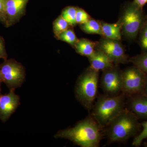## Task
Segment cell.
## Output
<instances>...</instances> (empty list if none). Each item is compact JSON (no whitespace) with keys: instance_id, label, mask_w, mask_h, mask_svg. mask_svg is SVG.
<instances>
[{"instance_id":"19","label":"cell","mask_w":147,"mask_h":147,"mask_svg":"<svg viewBox=\"0 0 147 147\" xmlns=\"http://www.w3.org/2000/svg\"><path fill=\"white\" fill-rule=\"evenodd\" d=\"M71 27L62 16H59L54 21L53 25V32L56 38L62 32Z\"/></svg>"},{"instance_id":"32","label":"cell","mask_w":147,"mask_h":147,"mask_svg":"<svg viewBox=\"0 0 147 147\" xmlns=\"http://www.w3.org/2000/svg\"><path fill=\"white\" fill-rule=\"evenodd\" d=\"M1 95L0 94V98H1Z\"/></svg>"},{"instance_id":"29","label":"cell","mask_w":147,"mask_h":147,"mask_svg":"<svg viewBox=\"0 0 147 147\" xmlns=\"http://www.w3.org/2000/svg\"><path fill=\"white\" fill-rule=\"evenodd\" d=\"M0 82L2 83V80L1 75V71H0Z\"/></svg>"},{"instance_id":"27","label":"cell","mask_w":147,"mask_h":147,"mask_svg":"<svg viewBox=\"0 0 147 147\" xmlns=\"http://www.w3.org/2000/svg\"><path fill=\"white\" fill-rule=\"evenodd\" d=\"M144 93L147 94V74H146V85H145Z\"/></svg>"},{"instance_id":"18","label":"cell","mask_w":147,"mask_h":147,"mask_svg":"<svg viewBox=\"0 0 147 147\" xmlns=\"http://www.w3.org/2000/svg\"><path fill=\"white\" fill-rule=\"evenodd\" d=\"M77 7L74 6H68L64 9L62 11L61 16L71 27L77 25L76 16Z\"/></svg>"},{"instance_id":"2","label":"cell","mask_w":147,"mask_h":147,"mask_svg":"<svg viewBox=\"0 0 147 147\" xmlns=\"http://www.w3.org/2000/svg\"><path fill=\"white\" fill-rule=\"evenodd\" d=\"M139 120L125 107L104 128L108 142L110 143L125 142L137 136L142 127Z\"/></svg>"},{"instance_id":"22","label":"cell","mask_w":147,"mask_h":147,"mask_svg":"<svg viewBox=\"0 0 147 147\" xmlns=\"http://www.w3.org/2000/svg\"><path fill=\"white\" fill-rule=\"evenodd\" d=\"M142 131L134 137L132 142V146L134 147H139L145 139H147V120L141 123Z\"/></svg>"},{"instance_id":"15","label":"cell","mask_w":147,"mask_h":147,"mask_svg":"<svg viewBox=\"0 0 147 147\" xmlns=\"http://www.w3.org/2000/svg\"><path fill=\"white\" fill-rule=\"evenodd\" d=\"M95 47L96 42L87 38H82L78 40L74 47L78 54L88 57L95 50Z\"/></svg>"},{"instance_id":"7","label":"cell","mask_w":147,"mask_h":147,"mask_svg":"<svg viewBox=\"0 0 147 147\" xmlns=\"http://www.w3.org/2000/svg\"><path fill=\"white\" fill-rule=\"evenodd\" d=\"M2 82L9 90L21 86L25 79V70L21 64L13 59H6L0 65Z\"/></svg>"},{"instance_id":"25","label":"cell","mask_w":147,"mask_h":147,"mask_svg":"<svg viewBox=\"0 0 147 147\" xmlns=\"http://www.w3.org/2000/svg\"><path fill=\"white\" fill-rule=\"evenodd\" d=\"M7 55L5 47L4 40L0 36V59H7Z\"/></svg>"},{"instance_id":"21","label":"cell","mask_w":147,"mask_h":147,"mask_svg":"<svg viewBox=\"0 0 147 147\" xmlns=\"http://www.w3.org/2000/svg\"><path fill=\"white\" fill-rule=\"evenodd\" d=\"M139 44L142 53H147V15L139 32Z\"/></svg>"},{"instance_id":"1","label":"cell","mask_w":147,"mask_h":147,"mask_svg":"<svg viewBox=\"0 0 147 147\" xmlns=\"http://www.w3.org/2000/svg\"><path fill=\"white\" fill-rule=\"evenodd\" d=\"M103 128L91 115L74 127L60 130L55 137L68 139L82 147H98L104 133Z\"/></svg>"},{"instance_id":"10","label":"cell","mask_w":147,"mask_h":147,"mask_svg":"<svg viewBox=\"0 0 147 147\" xmlns=\"http://www.w3.org/2000/svg\"><path fill=\"white\" fill-rule=\"evenodd\" d=\"M15 90H9L8 93L0 98V119L3 123L9 119L20 105V97L15 93Z\"/></svg>"},{"instance_id":"8","label":"cell","mask_w":147,"mask_h":147,"mask_svg":"<svg viewBox=\"0 0 147 147\" xmlns=\"http://www.w3.org/2000/svg\"><path fill=\"white\" fill-rule=\"evenodd\" d=\"M95 49L102 51L115 64L129 62V58L120 40L109 39L102 37L96 42Z\"/></svg>"},{"instance_id":"9","label":"cell","mask_w":147,"mask_h":147,"mask_svg":"<svg viewBox=\"0 0 147 147\" xmlns=\"http://www.w3.org/2000/svg\"><path fill=\"white\" fill-rule=\"evenodd\" d=\"M100 85L104 94L115 96L122 93V70L118 64L102 71Z\"/></svg>"},{"instance_id":"31","label":"cell","mask_w":147,"mask_h":147,"mask_svg":"<svg viewBox=\"0 0 147 147\" xmlns=\"http://www.w3.org/2000/svg\"><path fill=\"white\" fill-rule=\"evenodd\" d=\"M1 82H0V92H1Z\"/></svg>"},{"instance_id":"16","label":"cell","mask_w":147,"mask_h":147,"mask_svg":"<svg viewBox=\"0 0 147 147\" xmlns=\"http://www.w3.org/2000/svg\"><path fill=\"white\" fill-rule=\"evenodd\" d=\"M81 30L89 34H96L103 36L102 28L99 21L92 18L86 23L80 25Z\"/></svg>"},{"instance_id":"28","label":"cell","mask_w":147,"mask_h":147,"mask_svg":"<svg viewBox=\"0 0 147 147\" xmlns=\"http://www.w3.org/2000/svg\"><path fill=\"white\" fill-rule=\"evenodd\" d=\"M144 146L145 147H147V141H146V142H144Z\"/></svg>"},{"instance_id":"24","label":"cell","mask_w":147,"mask_h":147,"mask_svg":"<svg viewBox=\"0 0 147 147\" xmlns=\"http://www.w3.org/2000/svg\"><path fill=\"white\" fill-rule=\"evenodd\" d=\"M5 1H0V22L6 27L7 18L5 7Z\"/></svg>"},{"instance_id":"13","label":"cell","mask_w":147,"mask_h":147,"mask_svg":"<svg viewBox=\"0 0 147 147\" xmlns=\"http://www.w3.org/2000/svg\"><path fill=\"white\" fill-rule=\"evenodd\" d=\"M88 58L90 67L96 71H103L112 67L115 64L105 53L98 49H95L92 54Z\"/></svg>"},{"instance_id":"5","label":"cell","mask_w":147,"mask_h":147,"mask_svg":"<svg viewBox=\"0 0 147 147\" xmlns=\"http://www.w3.org/2000/svg\"><path fill=\"white\" fill-rule=\"evenodd\" d=\"M146 16L143 8L134 2L125 5L119 20L121 27L122 34L127 39H136L139 35Z\"/></svg>"},{"instance_id":"20","label":"cell","mask_w":147,"mask_h":147,"mask_svg":"<svg viewBox=\"0 0 147 147\" xmlns=\"http://www.w3.org/2000/svg\"><path fill=\"white\" fill-rule=\"evenodd\" d=\"M57 39L64 41L74 47L78 39L73 30L71 28L62 32L58 36Z\"/></svg>"},{"instance_id":"23","label":"cell","mask_w":147,"mask_h":147,"mask_svg":"<svg viewBox=\"0 0 147 147\" xmlns=\"http://www.w3.org/2000/svg\"><path fill=\"white\" fill-rule=\"evenodd\" d=\"M91 17L83 9L77 7L76 21L77 24L79 25L85 24L90 20Z\"/></svg>"},{"instance_id":"26","label":"cell","mask_w":147,"mask_h":147,"mask_svg":"<svg viewBox=\"0 0 147 147\" xmlns=\"http://www.w3.org/2000/svg\"><path fill=\"white\" fill-rule=\"evenodd\" d=\"M133 2L137 5L143 8L144 6L147 3V0H134Z\"/></svg>"},{"instance_id":"6","label":"cell","mask_w":147,"mask_h":147,"mask_svg":"<svg viewBox=\"0 0 147 147\" xmlns=\"http://www.w3.org/2000/svg\"><path fill=\"white\" fill-rule=\"evenodd\" d=\"M146 74L136 66L122 70V92L127 96L144 93Z\"/></svg>"},{"instance_id":"17","label":"cell","mask_w":147,"mask_h":147,"mask_svg":"<svg viewBox=\"0 0 147 147\" xmlns=\"http://www.w3.org/2000/svg\"><path fill=\"white\" fill-rule=\"evenodd\" d=\"M129 62L131 63L133 65L147 74V53H142L139 55L129 58Z\"/></svg>"},{"instance_id":"3","label":"cell","mask_w":147,"mask_h":147,"mask_svg":"<svg viewBox=\"0 0 147 147\" xmlns=\"http://www.w3.org/2000/svg\"><path fill=\"white\" fill-rule=\"evenodd\" d=\"M126 96L122 92L115 96L101 95L92 108V117L99 125L105 128L126 107Z\"/></svg>"},{"instance_id":"14","label":"cell","mask_w":147,"mask_h":147,"mask_svg":"<svg viewBox=\"0 0 147 147\" xmlns=\"http://www.w3.org/2000/svg\"><path fill=\"white\" fill-rule=\"evenodd\" d=\"M103 36L106 38L121 41L122 38L121 27L119 21L114 24H109L102 21H99Z\"/></svg>"},{"instance_id":"11","label":"cell","mask_w":147,"mask_h":147,"mask_svg":"<svg viewBox=\"0 0 147 147\" xmlns=\"http://www.w3.org/2000/svg\"><path fill=\"white\" fill-rule=\"evenodd\" d=\"M29 0H6L5 7L7 24L6 28L18 22L26 13V7Z\"/></svg>"},{"instance_id":"12","label":"cell","mask_w":147,"mask_h":147,"mask_svg":"<svg viewBox=\"0 0 147 147\" xmlns=\"http://www.w3.org/2000/svg\"><path fill=\"white\" fill-rule=\"evenodd\" d=\"M127 108L139 119H147V94H141L128 96Z\"/></svg>"},{"instance_id":"4","label":"cell","mask_w":147,"mask_h":147,"mask_svg":"<svg viewBox=\"0 0 147 147\" xmlns=\"http://www.w3.org/2000/svg\"><path fill=\"white\" fill-rule=\"evenodd\" d=\"M99 71L90 67L80 75L76 82L75 94L78 100L88 111L92 110L97 95Z\"/></svg>"},{"instance_id":"30","label":"cell","mask_w":147,"mask_h":147,"mask_svg":"<svg viewBox=\"0 0 147 147\" xmlns=\"http://www.w3.org/2000/svg\"><path fill=\"white\" fill-rule=\"evenodd\" d=\"M6 0H0V1H5Z\"/></svg>"}]
</instances>
